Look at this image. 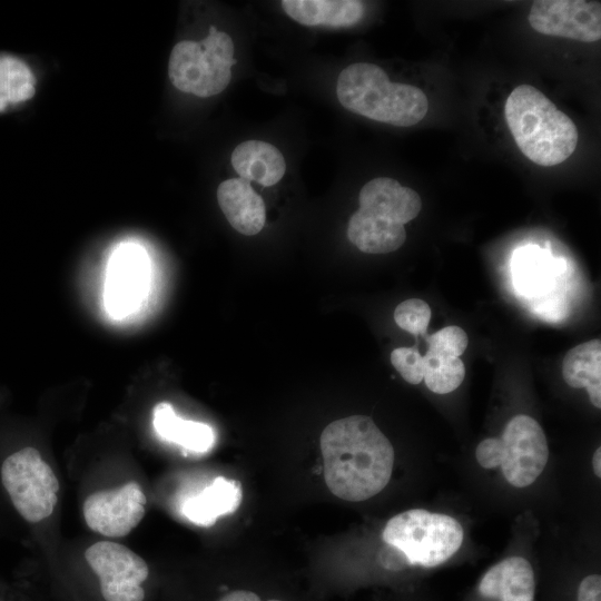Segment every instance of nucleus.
<instances>
[{
	"instance_id": "nucleus-1",
	"label": "nucleus",
	"mask_w": 601,
	"mask_h": 601,
	"mask_svg": "<svg viewBox=\"0 0 601 601\" xmlns=\"http://www.w3.org/2000/svg\"><path fill=\"white\" fill-rule=\"evenodd\" d=\"M319 446L325 483L335 496L364 501L390 482L394 449L371 417L352 415L329 423Z\"/></svg>"
},
{
	"instance_id": "nucleus-17",
	"label": "nucleus",
	"mask_w": 601,
	"mask_h": 601,
	"mask_svg": "<svg viewBox=\"0 0 601 601\" xmlns=\"http://www.w3.org/2000/svg\"><path fill=\"white\" fill-rule=\"evenodd\" d=\"M284 11L303 26L351 27L364 16L357 0H284Z\"/></svg>"
},
{
	"instance_id": "nucleus-18",
	"label": "nucleus",
	"mask_w": 601,
	"mask_h": 601,
	"mask_svg": "<svg viewBox=\"0 0 601 601\" xmlns=\"http://www.w3.org/2000/svg\"><path fill=\"white\" fill-rule=\"evenodd\" d=\"M347 237L367 254H387L398 249L406 239L404 225L381 219L358 208L349 218Z\"/></svg>"
},
{
	"instance_id": "nucleus-11",
	"label": "nucleus",
	"mask_w": 601,
	"mask_h": 601,
	"mask_svg": "<svg viewBox=\"0 0 601 601\" xmlns=\"http://www.w3.org/2000/svg\"><path fill=\"white\" fill-rule=\"evenodd\" d=\"M146 495L131 481L115 490L97 491L83 503V518L95 532L109 538L129 534L145 515Z\"/></svg>"
},
{
	"instance_id": "nucleus-13",
	"label": "nucleus",
	"mask_w": 601,
	"mask_h": 601,
	"mask_svg": "<svg viewBox=\"0 0 601 601\" xmlns=\"http://www.w3.org/2000/svg\"><path fill=\"white\" fill-rule=\"evenodd\" d=\"M477 592L483 599L491 601H534L533 568L522 556L504 559L483 574Z\"/></svg>"
},
{
	"instance_id": "nucleus-3",
	"label": "nucleus",
	"mask_w": 601,
	"mask_h": 601,
	"mask_svg": "<svg viewBox=\"0 0 601 601\" xmlns=\"http://www.w3.org/2000/svg\"><path fill=\"white\" fill-rule=\"evenodd\" d=\"M336 95L347 110L397 127L420 122L428 110L420 88L390 81L378 66L357 62L344 68L336 82Z\"/></svg>"
},
{
	"instance_id": "nucleus-20",
	"label": "nucleus",
	"mask_w": 601,
	"mask_h": 601,
	"mask_svg": "<svg viewBox=\"0 0 601 601\" xmlns=\"http://www.w3.org/2000/svg\"><path fill=\"white\" fill-rule=\"evenodd\" d=\"M562 376L574 388L584 387L591 403L601 407V341L599 338L571 348L562 362Z\"/></svg>"
},
{
	"instance_id": "nucleus-12",
	"label": "nucleus",
	"mask_w": 601,
	"mask_h": 601,
	"mask_svg": "<svg viewBox=\"0 0 601 601\" xmlns=\"http://www.w3.org/2000/svg\"><path fill=\"white\" fill-rule=\"evenodd\" d=\"M359 209L381 219L401 225L414 219L421 211L420 195L397 180L377 177L366 183L358 196Z\"/></svg>"
},
{
	"instance_id": "nucleus-28",
	"label": "nucleus",
	"mask_w": 601,
	"mask_h": 601,
	"mask_svg": "<svg viewBox=\"0 0 601 601\" xmlns=\"http://www.w3.org/2000/svg\"><path fill=\"white\" fill-rule=\"evenodd\" d=\"M575 601H601L600 574H590L580 581Z\"/></svg>"
},
{
	"instance_id": "nucleus-7",
	"label": "nucleus",
	"mask_w": 601,
	"mask_h": 601,
	"mask_svg": "<svg viewBox=\"0 0 601 601\" xmlns=\"http://www.w3.org/2000/svg\"><path fill=\"white\" fill-rule=\"evenodd\" d=\"M85 559L100 585L105 601H144L142 583L148 579L146 561L127 546L100 541L85 551Z\"/></svg>"
},
{
	"instance_id": "nucleus-25",
	"label": "nucleus",
	"mask_w": 601,
	"mask_h": 601,
	"mask_svg": "<svg viewBox=\"0 0 601 601\" xmlns=\"http://www.w3.org/2000/svg\"><path fill=\"white\" fill-rule=\"evenodd\" d=\"M428 349L427 353L459 357L462 355L469 344V337L461 327L451 325L446 326L426 338Z\"/></svg>"
},
{
	"instance_id": "nucleus-30",
	"label": "nucleus",
	"mask_w": 601,
	"mask_h": 601,
	"mask_svg": "<svg viewBox=\"0 0 601 601\" xmlns=\"http://www.w3.org/2000/svg\"><path fill=\"white\" fill-rule=\"evenodd\" d=\"M593 471L598 477H601V447L599 446L593 454Z\"/></svg>"
},
{
	"instance_id": "nucleus-9",
	"label": "nucleus",
	"mask_w": 601,
	"mask_h": 601,
	"mask_svg": "<svg viewBox=\"0 0 601 601\" xmlns=\"http://www.w3.org/2000/svg\"><path fill=\"white\" fill-rule=\"evenodd\" d=\"M500 440V466L505 480L516 487L532 484L549 459L546 437L540 424L531 416L516 415L505 425Z\"/></svg>"
},
{
	"instance_id": "nucleus-27",
	"label": "nucleus",
	"mask_w": 601,
	"mask_h": 601,
	"mask_svg": "<svg viewBox=\"0 0 601 601\" xmlns=\"http://www.w3.org/2000/svg\"><path fill=\"white\" fill-rule=\"evenodd\" d=\"M475 456L479 464L484 469L499 466L501 461V440L496 437L483 440L476 447Z\"/></svg>"
},
{
	"instance_id": "nucleus-31",
	"label": "nucleus",
	"mask_w": 601,
	"mask_h": 601,
	"mask_svg": "<svg viewBox=\"0 0 601 601\" xmlns=\"http://www.w3.org/2000/svg\"><path fill=\"white\" fill-rule=\"evenodd\" d=\"M268 601H282V600H274V599H273V600H268Z\"/></svg>"
},
{
	"instance_id": "nucleus-24",
	"label": "nucleus",
	"mask_w": 601,
	"mask_h": 601,
	"mask_svg": "<svg viewBox=\"0 0 601 601\" xmlns=\"http://www.w3.org/2000/svg\"><path fill=\"white\" fill-rule=\"evenodd\" d=\"M431 318V308L420 298H410L394 311L397 326L413 335H425Z\"/></svg>"
},
{
	"instance_id": "nucleus-21",
	"label": "nucleus",
	"mask_w": 601,
	"mask_h": 601,
	"mask_svg": "<svg viewBox=\"0 0 601 601\" xmlns=\"http://www.w3.org/2000/svg\"><path fill=\"white\" fill-rule=\"evenodd\" d=\"M512 273L515 287L526 296H542L552 286V266L539 248L515 253Z\"/></svg>"
},
{
	"instance_id": "nucleus-5",
	"label": "nucleus",
	"mask_w": 601,
	"mask_h": 601,
	"mask_svg": "<svg viewBox=\"0 0 601 601\" xmlns=\"http://www.w3.org/2000/svg\"><path fill=\"white\" fill-rule=\"evenodd\" d=\"M235 63L231 38L210 26L203 40H184L173 48L168 76L178 90L207 98L220 93L228 86L230 67Z\"/></svg>"
},
{
	"instance_id": "nucleus-23",
	"label": "nucleus",
	"mask_w": 601,
	"mask_h": 601,
	"mask_svg": "<svg viewBox=\"0 0 601 601\" xmlns=\"http://www.w3.org/2000/svg\"><path fill=\"white\" fill-rule=\"evenodd\" d=\"M423 359V381L433 393L447 394L462 384L465 366L459 357L440 356L426 352Z\"/></svg>"
},
{
	"instance_id": "nucleus-4",
	"label": "nucleus",
	"mask_w": 601,
	"mask_h": 601,
	"mask_svg": "<svg viewBox=\"0 0 601 601\" xmlns=\"http://www.w3.org/2000/svg\"><path fill=\"white\" fill-rule=\"evenodd\" d=\"M382 538L404 554L408 565L434 568L456 553L464 532L450 515L412 509L391 518Z\"/></svg>"
},
{
	"instance_id": "nucleus-16",
	"label": "nucleus",
	"mask_w": 601,
	"mask_h": 601,
	"mask_svg": "<svg viewBox=\"0 0 601 601\" xmlns=\"http://www.w3.org/2000/svg\"><path fill=\"white\" fill-rule=\"evenodd\" d=\"M230 161L239 178L254 180L269 187L284 176L286 164L283 154L262 140H246L231 152Z\"/></svg>"
},
{
	"instance_id": "nucleus-19",
	"label": "nucleus",
	"mask_w": 601,
	"mask_h": 601,
	"mask_svg": "<svg viewBox=\"0 0 601 601\" xmlns=\"http://www.w3.org/2000/svg\"><path fill=\"white\" fill-rule=\"evenodd\" d=\"M152 424L160 439L191 452L205 453L215 442V433L210 425L179 417L168 402L155 406Z\"/></svg>"
},
{
	"instance_id": "nucleus-14",
	"label": "nucleus",
	"mask_w": 601,
	"mask_h": 601,
	"mask_svg": "<svg viewBox=\"0 0 601 601\" xmlns=\"http://www.w3.org/2000/svg\"><path fill=\"white\" fill-rule=\"evenodd\" d=\"M218 205L228 223L243 235L258 234L266 220L263 198L243 178H230L217 188Z\"/></svg>"
},
{
	"instance_id": "nucleus-6",
	"label": "nucleus",
	"mask_w": 601,
	"mask_h": 601,
	"mask_svg": "<svg viewBox=\"0 0 601 601\" xmlns=\"http://www.w3.org/2000/svg\"><path fill=\"white\" fill-rule=\"evenodd\" d=\"M2 484L18 513L28 522H40L53 512L59 481L35 447L9 455L1 466Z\"/></svg>"
},
{
	"instance_id": "nucleus-8",
	"label": "nucleus",
	"mask_w": 601,
	"mask_h": 601,
	"mask_svg": "<svg viewBox=\"0 0 601 601\" xmlns=\"http://www.w3.org/2000/svg\"><path fill=\"white\" fill-rule=\"evenodd\" d=\"M149 284V259L138 244L124 243L112 252L104 286V305L115 318L136 312L144 302Z\"/></svg>"
},
{
	"instance_id": "nucleus-2",
	"label": "nucleus",
	"mask_w": 601,
	"mask_h": 601,
	"mask_svg": "<svg viewBox=\"0 0 601 601\" xmlns=\"http://www.w3.org/2000/svg\"><path fill=\"white\" fill-rule=\"evenodd\" d=\"M504 116L516 146L536 165H559L577 148L575 124L533 86L520 85L511 91Z\"/></svg>"
},
{
	"instance_id": "nucleus-10",
	"label": "nucleus",
	"mask_w": 601,
	"mask_h": 601,
	"mask_svg": "<svg viewBox=\"0 0 601 601\" xmlns=\"http://www.w3.org/2000/svg\"><path fill=\"white\" fill-rule=\"evenodd\" d=\"M528 20L534 31L545 36L581 42H595L601 38L600 1H535Z\"/></svg>"
},
{
	"instance_id": "nucleus-22",
	"label": "nucleus",
	"mask_w": 601,
	"mask_h": 601,
	"mask_svg": "<svg viewBox=\"0 0 601 601\" xmlns=\"http://www.w3.org/2000/svg\"><path fill=\"white\" fill-rule=\"evenodd\" d=\"M36 78L29 66L12 56H0V111L31 99Z\"/></svg>"
},
{
	"instance_id": "nucleus-26",
	"label": "nucleus",
	"mask_w": 601,
	"mask_h": 601,
	"mask_svg": "<svg viewBox=\"0 0 601 601\" xmlns=\"http://www.w3.org/2000/svg\"><path fill=\"white\" fill-rule=\"evenodd\" d=\"M391 363L410 384L423 381L424 359L415 347H397L391 353Z\"/></svg>"
},
{
	"instance_id": "nucleus-15",
	"label": "nucleus",
	"mask_w": 601,
	"mask_h": 601,
	"mask_svg": "<svg viewBox=\"0 0 601 601\" xmlns=\"http://www.w3.org/2000/svg\"><path fill=\"white\" fill-rule=\"evenodd\" d=\"M242 502V486L236 480L217 476L181 506L183 515L199 526H210L223 515L235 512Z\"/></svg>"
},
{
	"instance_id": "nucleus-29",
	"label": "nucleus",
	"mask_w": 601,
	"mask_h": 601,
	"mask_svg": "<svg viewBox=\"0 0 601 601\" xmlns=\"http://www.w3.org/2000/svg\"><path fill=\"white\" fill-rule=\"evenodd\" d=\"M218 601H260V598L252 591L234 590Z\"/></svg>"
}]
</instances>
